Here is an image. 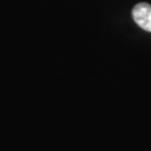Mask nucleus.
<instances>
[{
	"instance_id": "nucleus-1",
	"label": "nucleus",
	"mask_w": 151,
	"mask_h": 151,
	"mask_svg": "<svg viewBox=\"0 0 151 151\" xmlns=\"http://www.w3.org/2000/svg\"><path fill=\"white\" fill-rule=\"evenodd\" d=\"M132 17L139 27L151 32V6L149 4L141 2L135 5L132 10Z\"/></svg>"
}]
</instances>
